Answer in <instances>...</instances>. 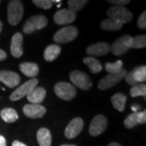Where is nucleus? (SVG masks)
<instances>
[{
    "mask_svg": "<svg viewBox=\"0 0 146 146\" xmlns=\"http://www.w3.org/2000/svg\"><path fill=\"white\" fill-rule=\"evenodd\" d=\"M46 91L43 87H35L29 94L27 95V99L31 104H38L42 103L46 98Z\"/></svg>",
    "mask_w": 146,
    "mask_h": 146,
    "instance_id": "a211bd4d",
    "label": "nucleus"
},
{
    "mask_svg": "<svg viewBox=\"0 0 146 146\" xmlns=\"http://www.w3.org/2000/svg\"><path fill=\"white\" fill-rule=\"evenodd\" d=\"M0 116L2 118V119L6 123H15L16 120L19 119L17 112L12 108L3 109L0 112Z\"/></svg>",
    "mask_w": 146,
    "mask_h": 146,
    "instance_id": "b1692460",
    "label": "nucleus"
},
{
    "mask_svg": "<svg viewBox=\"0 0 146 146\" xmlns=\"http://www.w3.org/2000/svg\"><path fill=\"white\" fill-rule=\"evenodd\" d=\"M69 78L75 86L82 90H89L93 85L92 80L89 76L78 70L72 71L70 73Z\"/></svg>",
    "mask_w": 146,
    "mask_h": 146,
    "instance_id": "39448f33",
    "label": "nucleus"
},
{
    "mask_svg": "<svg viewBox=\"0 0 146 146\" xmlns=\"http://www.w3.org/2000/svg\"><path fill=\"white\" fill-rule=\"evenodd\" d=\"M36 140L39 146L51 145V134L50 131L46 127H42L36 132Z\"/></svg>",
    "mask_w": 146,
    "mask_h": 146,
    "instance_id": "6ab92c4d",
    "label": "nucleus"
},
{
    "mask_svg": "<svg viewBox=\"0 0 146 146\" xmlns=\"http://www.w3.org/2000/svg\"><path fill=\"white\" fill-rule=\"evenodd\" d=\"M110 51V46L106 42H98L87 47L86 52L91 56H102ZM90 56V57H91Z\"/></svg>",
    "mask_w": 146,
    "mask_h": 146,
    "instance_id": "f3484780",
    "label": "nucleus"
},
{
    "mask_svg": "<svg viewBox=\"0 0 146 146\" xmlns=\"http://www.w3.org/2000/svg\"><path fill=\"white\" fill-rule=\"evenodd\" d=\"M123 25L122 23L110 18L103 20L100 25L102 29L104 31H119Z\"/></svg>",
    "mask_w": 146,
    "mask_h": 146,
    "instance_id": "5701e85b",
    "label": "nucleus"
},
{
    "mask_svg": "<svg viewBox=\"0 0 146 146\" xmlns=\"http://www.w3.org/2000/svg\"><path fill=\"white\" fill-rule=\"evenodd\" d=\"M106 14L109 16L110 19L119 21L123 25L129 23L133 18L130 11L124 7L119 6H112L109 7L106 11Z\"/></svg>",
    "mask_w": 146,
    "mask_h": 146,
    "instance_id": "f03ea898",
    "label": "nucleus"
},
{
    "mask_svg": "<svg viewBox=\"0 0 146 146\" xmlns=\"http://www.w3.org/2000/svg\"><path fill=\"white\" fill-rule=\"evenodd\" d=\"M54 89L56 96L64 101H71L76 95V88L68 82H58Z\"/></svg>",
    "mask_w": 146,
    "mask_h": 146,
    "instance_id": "423d86ee",
    "label": "nucleus"
},
{
    "mask_svg": "<svg viewBox=\"0 0 146 146\" xmlns=\"http://www.w3.org/2000/svg\"><path fill=\"white\" fill-rule=\"evenodd\" d=\"M24 16V6L21 1L11 0L7 6V21L11 25L15 26L21 22Z\"/></svg>",
    "mask_w": 146,
    "mask_h": 146,
    "instance_id": "f257e3e1",
    "label": "nucleus"
},
{
    "mask_svg": "<svg viewBox=\"0 0 146 146\" xmlns=\"http://www.w3.org/2000/svg\"><path fill=\"white\" fill-rule=\"evenodd\" d=\"M146 46V36L145 35H139L135 37H132L131 48L132 49H141Z\"/></svg>",
    "mask_w": 146,
    "mask_h": 146,
    "instance_id": "c756f323",
    "label": "nucleus"
},
{
    "mask_svg": "<svg viewBox=\"0 0 146 146\" xmlns=\"http://www.w3.org/2000/svg\"><path fill=\"white\" fill-rule=\"evenodd\" d=\"M54 3L55 2L54 0H33V3H34L37 7L45 10L51 8Z\"/></svg>",
    "mask_w": 146,
    "mask_h": 146,
    "instance_id": "7c9ffc66",
    "label": "nucleus"
},
{
    "mask_svg": "<svg viewBox=\"0 0 146 146\" xmlns=\"http://www.w3.org/2000/svg\"><path fill=\"white\" fill-rule=\"evenodd\" d=\"M48 24L46 17L42 15L31 16L25 23L23 26V32L26 34H30L35 31L41 30L46 26Z\"/></svg>",
    "mask_w": 146,
    "mask_h": 146,
    "instance_id": "7ed1b4c3",
    "label": "nucleus"
},
{
    "mask_svg": "<svg viewBox=\"0 0 146 146\" xmlns=\"http://www.w3.org/2000/svg\"><path fill=\"white\" fill-rule=\"evenodd\" d=\"M84 64H86L89 68V71L93 74L99 73L102 70V65L99 61L94 57H86L83 59Z\"/></svg>",
    "mask_w": 146,
    "mask_h": 146,
    "instance_id": "393cba45",
    "label": "nucleus"
},
{
    "mask_svg": "<svg viewBox=\"0 0 146 146\" xmlns=\"http://www.w3.org/2000/svg\"><path fill=\"white\" fill-rule=\"evenodd\" d=\"M108 124L107 119L104 115H98L95 116L89 126V134L92 136H98L104 132Z\"/></svg>",
    "mask_w": 146,
    "mask_h": 146,
    "instance_id": "9d476101",
    "label": "nucleus"
},
{
    "mask_svg": "<svg viewBox=\"0 0 146 146\" xmlns=\"http://www.w3.org/2000/svg\"><path fill=\"white\" fill-rule=\"evenodd\" d=\"M2 29H3V23L0 21V33H1V32H2Z\"/></svg>",
    "mask_w": 146,
    "mask_h": 146,
    "instance_id": "58836bf2",
    "label": "nucleus"
},
{
    "mask_svg": "<svg viewBox=\"0 0 146 146\" xmlns=\"http://www.w3.org/2000/svg\"><path fill=\"white\" fill-rule=\"evenodd\" d=\"M76 18V12L72 11L69 9L58 10L54 16V21L58 25H65L72 24Z\"/></svg>",
    "mask_w": 146,
    "mask_h": 146,
    "instance_id": "f8f14e48",
    "label": "nucleus"
},
{
    "mask_svg": "<svg viewBox=\"0 0 146 146\" xmlns=\"http://www.w3.org/2000/svg\"><path fill=\"white\" fill-rule=\"evenodd\" d=\"M123 63L122 60H118L115 63H106L105 64V70L109 73V74H113V73L119 72L123 69Z\"/></svg>",
    "mask_w": 146,
    "mask_h": 146,
    "instance_id": "c85d7f7f",
    "label": "nucleus"
},
{
    "mask_svg": "<svg viewBox=\"0 0 146 146\" xmlns=\"http://www.w3.org/2000/svg\"><path fill=\"white\" fill-rule=\"evenodd\" d=\"M12 146H27L25 144L22 143L19 141H15L12 143Z\"/></svg>",
    "mask_w": 146,
    "mask_h": 146,
    "instance_id": "e433bc0d",
    "label": "nucleus"
},
{
    "mask_svg": "<svg viewBox=\"0 0 146 146\" xmlns=\"http://www.w3.org/2000/svg\"><path fill=\"white\" fill-rule=\"evenodd\" d=\"M130 95L132 98L144 97L146 98V84L145 83L137 84L133 85L130 89Z\"/></svg>",
    "mask_w": 146,
    "mask_h": 146,
    "instance_id": "a878e982",
    "label": "nucleus"
},
{
    "mask_svg": "<svg viewBox=\"0 0 146 146\" xmlns=\"http://www.w3.org/2000/svg\"><path fill=\"white\" fill-rule=\"evenodd\" d=\"M23 42L24 38L20 33H16L12 36L11 42V54L13 57L21 58L23 55Z\"/></svg>",
    "mask_w": 146,
    "mask_h": 146,
    "instance_id": "dca6fc26",
    "label": "nucleus"
},
{
    "mask_svg": "<svg viewBox=\"0 0 146 146\" xmlns=\"http://www.w3.org/2000/svg\"><path fill=\"white\" fill-rule=\"evenodd\" d=\"M138 119L140 124H145L146 123V110H144L143 111L138 112Z\"/></svg>",
    "mask_w": 146,
    "mask_h": 146,
    "instance_id": "72a5a7b5",
    "label": "nucleus"
},
{
    "mask_svg": "<svg viewBox=\"0 0 146 146\" xmlns=\"http://www.w3.org/2000/svg\"><path fill=\"white\" fill-rule=\"evenodd\" d=\"M0 146H7V141L5 137L0 135Z\"/></svg>",
    "mask_w": 146,
    "mask_h": 146,
    "instance_id": "c9c22d12",
    "label": "nucleus"
},
{
    "mask_svg": "<svg viewBox=\"0 0 146 146\" xmlns=\"http://www.w3.org/2000/svg\"><path fill=\"white\" fill-rule=\"evenodd\" d=\"M83 127V119L81 118H75L67 126L64 131V135L68 139H74L81 132Z\"/></svg>",
    "mask_w": 146,
    "mask_h": 146,
    "instance_id": "ddd939ff",
    "label": "nucleus"
},
{
    "mask_svg": "<svg viewBox=\"0 0 146 146\" xmlns=\"http://www.w3.org/2000/svg\"><path fill=\"white\" fill-rule=\"evenodd\" d=\"M107 2L114 6H119V7H123L124 5L130 3V0H108Z\"/></svg>",
    "mask_w": 146,
    "mask_h": 146,
    "instance_id": "473e14b6",
    "label": "nucleus"
},
{
    "mask_svg": "<svg viewBox=\"0 0 146 146\" xmlns=\"http://www.w3.org/2000/svg\"><path fill=\"white\" fill-rule=\"evenodd\" d=\"M126 82L130 85H135L138 83H143L146 80V67L141 66L134 68L125 76Z\"/></svg>",
    "mask_w": 146,
    "mask_h": 146,
    "instance_id": "9b49d317",
    "label": "nucleus"
},
{
    "mask_svg": "<svg viewBox=\"0 0 146 146\" xmlns=\"http://www.w3.org/2000/svg\"><path fill=\"white\" fill-rule=\"evenodd\" d=\"M137 26L139 29L145 30L146 29V11H143L137 21Z\"/></svg>",
    "mask_w": 146,
    "mask_h": 146,
    "instance_id": "2f4dec72",
    "label": "nucleus"
},
{
    "mask_svg": "<svg viewBox=\"0 0 146 146\" xmlns=\"http://www.w3.org/2000/svg\"><path fill=\"white\" fill-rule=\"evenodd\" d=\"M78 36V30L75 26H67L60 29L54 36V41L56 43L64 44L72 42Z\"/></svg>",
    "mask_w": 146,
    "mask_h": 146,
    "instance_id": "20e7f679",
    "label": "nucleus"
},
{
    "mask_svg": "<svg viewBox=\"0 0 146 146\" xmlns=\"http://www.w3.org/2000/svg\"><path fill=\"white\" fill-rule=\"evenodd\" d=\"M113 107L119 112H123L125 109V104L127 102V97L123 94L118 93L113 95L110 98Z\"/></svg>",
    "mask_w": 146,
    "mask_h": 146,
    "instance_id": "4be33fe9",
    "label": "nucleus"
},
{
    "mask_svg": "<svg viewBox=\"0 0 146 146\" xmlns=\"http://www.w3.org/2000/svg\"><path fill=\"white\" fill-rule=\"evenodd\" d=\"M60 146H76L75 145H62Z\"/></svg>",
    "mask_w": 146,
    "mask_h": 146,
    "instance_id": "ea45409f",
    "label": "nucleus"
},
{
    "mask_svg": "<svg viewBox=\"0 0 146 146\" xmlns=\"http://www.w3.org/2000/svg\"><path fill=\"white\" fill-rule=\"evenodd\" d=\"M0 82L4 84L8 88H15L21 82V76L14 72L0 71Z\"/></svg>",
    "mask_w": 146,
    "mask_h": 146,
    "instance_id": "2eb2a0df",
    "label": "nucleus"
},
{
    "mask_svg": "<svg viewBox=\"0 0 146 146\" xmlns=\"http://www.w3.org/2000/svg\"><path fill=\"white\" fill-rule=\"evenodd\" d=\"M89 3L87 0H69L68 3V9L72 11H78L84 8Z\"/></svg>",
    "mask_w": 146,
    "mask_h": 146,
    "instance_id": "cd10ccee",
    "label": "nucleus"
},
{
    "mask_svg": "<svg viewBox=\"0 0 146 146\" xmlns=\"http://www.w3.org/2000/svg\"><path fill=\"white\" fill-rule=\"evenodd\" d=\"M37 84H38L37 79L32 78L31 80L26 81L25 83L21 84L20 87H18L12 94H11L9 98L12 102H16L18 100L23 98L24 97H25L29 94L35 87H36Z\"/></svg>",
    "mask_w": 146,
    "mask_h": 146,
    "instance_id": "6e6552de",
    "label": "nucleus"
},
{
    "mask_svg": "<svg viewBox=\"0 0 146 146\" xmlns=\"http://www.w3.org/2000/svg\"><path fill=\"white\" fill-rule=\"evenodd\" d=\"M60 6H61V4H58V5H57V7H59Z\"/></svg>",
    "mask_w": 146,
    "mask_h": 146,
    "instance_id": "a19ab883",
    "label": "nucleus"
},
{
    "mask_svg": "<svg viewBox=\"0 0 146 146\" xmlns=\"http://www.w3.org/2000/svg\"><path fill=\"white\" fill-rule=\"evenodd\" d=\"M108 146H122L119 143H116V142H112V143H110L108 145Z\"/></svg>",
    "mask_w": 146,
    "mask_h": 146,
    "instance_id": "4c0bfd02",
    "label": "nucleus"
},
{
    "mask_svg": "<svg viewBox=\"0 0 146 146\" xmlns=\"http://www.w3.org/2000/svg\"><path fill=\"white\" fill-rule=\"evenodd\" d=\"M123 124L127 129H131L140 124L138 119V112H133L128 115L123 121Z\"/></svg>",
    "mask_w": 146,
    "mask_h": 146,
    "instance_id": "bb28decb",
    "label": "nucleus"
},
{
    "mask_svg": "<svg viewBox=\"0 0 146 146\" xmlns=\"http://www.w3.org/2000/svg\"><path fill=\"white\" fill-rule=\"evenodd\" d=\"M23 113L30 119H39L46 113L45 106L38 104H28L23 107Z\"/></svg>",
    "mask_w": 146,
    "mask_h": 146,
    "instance_id": "4468645a",
    "label": "nucleus"
},
{
    "mask_svg": "<svg viewBox=\"0 0 146 146\" xmlns=\"http://www.w3.org/2000/svg\"><path fill=\"white\" fill-rule=\"evenodd\" d=\"M127 74V71L123 68L119 72L107 75L106 76H105L104 78H102L99 81L98 89L101 90H106V89L112 88L113 86L119 83L121 80L124 78Z\"/></svg>",
    "mask_w": 146,
    "mask_h": 146,
    "instance_id": "0eeeda50",
    "label": "nucleus"
},
{
    "mask_svg": "<svg viewBox=\"0 0 146 146\" xmlns=\"http://www.w3.org/2000/svg\"><path fill=\"white\" fill-rule=\"evenodd\" d=\"M20 70L28 77L33 78L39 73V67L34 63H22L20 64Z\"/></svg>",
    "mask_w": 146,
    "mask_h": 146,
    "instance_id": "aec40b11",
    "label": "nucleus"
},
{
    "mask_svg": "<svg viewBox=\"0 0 146 146\" xmlns=\"http://www.w3.org/2000/svg\"><path fill=\"white\" fill-rule=\"evenodd\" d=\"M61 52V48L58 45H50L47 46L44 51V58L47 62H52L55 60Z\"/></svg>",
    "mask_w": 146,
    "mask_h": 146,
    "instance_id": "412c9836",
    "label": "nucleus"
},
{
    "mask_svg": "<svg viewBox=\"0 0 146 146\" xmlns=\"http://www.w3.org/2000/svg\"><path fill=\"white\" fill-rule=\"evenodd\" d=\"M131 39H132V36H131L130 35H124V36H120L110 46V51L113 54L117 55V56H120L125 54L131 48Z\"/></svg>",
    "mask_w": 146,
    "mask_h": 146,
    "instance_id": "1a4fd4ad",
    "label": "nucleus"
},
{
    "mask_svg": "<svg viewBox=\"0 0 146 146\" xmlns=\"http://www.w3.org/2000/svg\"><path fill=\"white\" fill-rule=\"evenodd\" d=\"M7 53H6L4 50H3L0 49V61L5 60L6 58H7Z\"/></svg>",
    "mask_w": 146,
    "mask_h": 146,
    "instance_id": "f704fd0d",
    "label": "nucleus"
},
{
    "mask_svg": "<svg viewBox=\"0 0 146 146\" xmlns=\"http://www.w3.org/2000/svg\"><path fill=\"white\" fill-rule=\"evenodd\" d=\"M0 3H1V1H0Z\"/></svg>",
    "mask_w": 146,
    "mask_h": 146,
    "instance_id": "79ce46f5",
    "label": "nucleus"
}]
</instances>
